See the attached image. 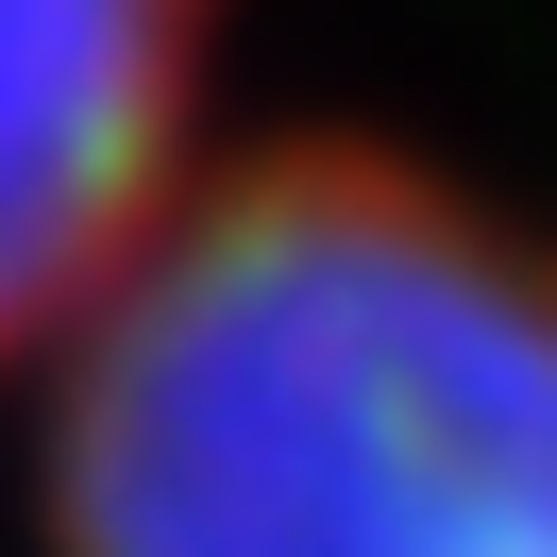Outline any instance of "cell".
<instances>
[{
    "instance_id": "1",
    "label": "cell",
    "mask_w": 557,
    "mask_h": 557,
    "mask_svg": "<svg viewBox=\"0 0 557 557\" xmlns=\"http://www.w3.org/2000/svg\"><path fill=\"white\" fill-rule=\"evenodd\" d=\"M51 557H557V253L388 152L203 170L51 355Z\"/></svg>"
},
{
    "instance_id": "2",
    "label": "cell",
    "mask_w": 557,
    "mask_h": 557,
    "mask_svg": "<svg viewBox=\"0 0 557 557\" xmlns=\"http://www.w3.org/2000/svg\"><path fill=\"white\" fill-rule=\"evenodd\" d=\"M220 0H0V372H51L203 186Z\"/></svg>"
}]
</instances>
